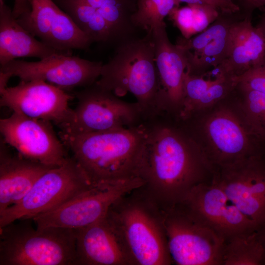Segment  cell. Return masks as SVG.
<instances>
[{"mask_svg": "<svg viewBox=\"0 0 265 265\" xmlns=\"http://www.w3.org/2000/svg\"><path fill=\"white\" fill-rule=\"evenodd\" d=\"M163 112L143 122L145 130L140 177L161 206L181 203L196 186L212 180L205 151L183 126Z\"/></svg>", "mask_w": 265, "mask_h": 265, "instance_id": "6da1fadb", "label": "cell"}, {"mask_svg": "<svg viewBox=\"0 0 265 265\" xmlns=\"http://www.w3.org/2000/svg\"><path fill=\"white\" fill-rule=\"evenodd\" d=\"M59 136L94 184L140 178L145 130L137 126Z\"/></svg>", "mask_w": 265, "mask_h": 265, "instance_id": "7a4b0ae2", "label": "cell"}, {"mask_svg": "<svg viewBox=\"0 0 265 265\" xmlns=\"http://www.w3.org/2000/svg\"><path fill=\"white\" fill-rule=\"evenodd\" d=\"M143 186L116 200L106 217L136 265H171L160 205Z\"/></svg>", "mask_w": 265, "mask_h": 265, "instance_id": "3957f363", "label": "cell"}, {"mask_svg": "<svg viewBox=\"0 0 265 265\" xmlns=\"http://www.w3.org/2000/svg\"><path fill=\"white\" fill-rule=\"evenodd\" d=\"M96 83L119 97L132 94L144 120L160 114L152 31L142 37L137 36L118 44L112 57L103 64Z\"/></svg>", "mask_w": 265, "mask_h": 265, "instance_id": "277c9868", "label": "cell"}, {"mask_svg": "<svg viewBox=\"0 0 265 265\" xmlns=\"http://www.w3.org/2000/svg\"><path fill=\"white\" fill-rule=\"evenodd\" d=\"M30 220L0 228V265H75L76 230L34 228Z\"/></svg>", "mask_w": 265, "mask_h": 265, "instance_id": "5b68a950", "label": "cell"}, {"mask_svg": "<svg viewBox=\"0 0 265 265\" xmlns=\"http://www.w3.org/2000/svg\"><path fill=\"white\" fill-rule=\"evenodd\" d=\"M169 253L177 265H222L225 238L183 203L160 205Z\"/></svg>", "mask_w": 265, "mask_h": 265, "instance_id": "8992f818", "label": "cell"}, {"mask_svg": "<svg viewBox=\"0 0 265 265\" xmlns=\"http://www.w3.org/2000/svg\"><path fill=\"white\" fill-rule=\"evenodd\" d=\"M94 185L72 157L51 168L34 183L18 203L0 213V228L17 220L32 219L51 211Z\"/></svg>", "mask_w": 265, "mask_h": 265, "instance_id": "52a82bcc", "label": "cell"}, {"mask_svg": "<svg viewBox=\"0 0 265 265\" xmlns=\"http://www.w3.org/2000/svg\"><path fill=\"white\" fill-rule=\"evenodd\" d=\"M78 100L72 119L61 132L81 134L109 131L141 125L144 121L138 104L123 101L98 85L75 93Z\"/></svg>", "mask_w": 265, "mask_h": 265, "instance_id": "ba28073f", "label": "cell"}, {"mask_svg": "<svg viewBox=\"0 0 265 265\" xmlns=\"http://www.w3.org/2000/svg\"><path fill=\"white\" fill-rule=\"evenodd\" d=\"M103 63L56 53L37 61L14 59L0 66V84L7 85L9 79L18 77L20 81L41 80L66 91L85 87L100 78Z\"/></svg>", "mask_w": 265, "mask_h": 265, "instance_id": "9c48e42d", "label": "cell"}, {"mask_svg": "<svg viewBox=\"0 0 265 265\" xmlns=\"http://www.w3.org/2000/svg\"><path fill=\"white\" fill-rule=\"evenodd\" d=\"M140 178L95 184L59 207L33 217L36 227L76 230L106 216L111 205L130 191L142 186Z\"/></svg>", "mask_w": 265, "mask_h": 265, "instance_id": "30bf717a", "label": "cell"}, {"mask_svg": "<svg viewBox=\"0 0 265 265\" xmlns=\"http://www.w3.org/2000/svg\"><path fill=\"white\" fill-rule=\"evenodd\" d=\"M212 180L230 201L257 227L265 226V159L252 156L215 168Z\"/></svg>", "mask_w": 265, "mask_h": 265, "instance_id": "8fae6325", "label": "cell"}, {"mask_svg": "<svg viewBox=\"0 0 265 265\" xmlns=\"http://www.w3.org/2000/svg\"><path fill=\"white\" fill-rule=\"evenodd\" d=\"M52 124L13 112L0 120V132L2 140L22 156L55 167L62 164L69 156Z\"/></svg>", "mask_w": 265, "mask_h": 265, "instance_id": "7c38bea8", "label": "cell"}, {"mask_svg": "<svg viewBox=\"0 0 265 265\" xmlns=\"http://www.w3.org/2000/svg\"><path fill=\"white\" fill-rule=\"evenodd\" d=\"M1 106L28 117L51 122L62 130L70 123L74 97L67 91L41 80L20 81L0 92Z\"/></svg>", "mask_w": 265, "mask_h": 265, "instance_id": "4fadbf2b", "label": "cell"}, {"mask_svg": "<svg viewBox=\"0 0 265 265\" xmlns=\"http://www.w3.org/2000/svg\"><path fill=\"white\" fill-rule=\"evenodd\" d=\"M201 132L208 145L203 149L214 169L263 154L244 122L229 109L210 114L202 123Z\"/></svg>", "mask_w": 265, "mask_h": 265, "instance_id": "5bb4252c", "label": "cell"}, {"mask_svg": "<svg viewBox=\"0 0 265 265\" xmlns=\"http://www.w3.org/2000/svg\"><path fill=\"white\" fill-rule=\"evenodd\" d=\"M29 1L30 10L17 19L32 35L65 53L72 54L73 50L89 49L92 41L53 0Z\"/></svg>", "mask_w": 265, "mask_h": 265, "instance_id": "9a60e30c", "label": "cell"}, {"mask_svg": "<svg viewBox=\"0 0 265 265\" xmlns=\"http://www.w3.org/2000/svg\"><path fill=\"white\" fill-rule=\"evenodd\" d=\"M220 233L233 235L258 231L256 225L232 204L212 179L194 187L181 202Z\"/></svg>", "mask_w": 265, "mask_h": 265, "instance_id": "2e32d148", "label": "cell"}, {"mask_svg": "<svg viewBox=\"0 0 265 265\" xmlns=\"http://www.w3.org/2000/svg\"><path fill=\"white\" fill-rule=\"evenodd\" d=\"M151 31L159 84V108L161 112L178 118L184 100L186 59L181 49L169 40L165 24Z\"/></svg>", "mask_w": 265, "mask_h": 265, "instance_id": "e0dca14e", "label": "cell"}, {"mask_svg": "<svg viewBox=\"0 0 265 265\" xmlns=\"http://www.w3.org/2000/svg\"><path fill=\"white\" fill-rule=\"evenodd\" d=\"M243 16L221 12L217 19L194 37L177 38L175 44L182 51L186 61V71L192 75L203 76L218 67L228 51L230 32L234 23Z\"/></svg>", "mask_w": 265, "mask_h": 265, "instance_id": "ac0fdd59", "label": "cell"}, {"mask_svg": "<svg viewBox=\"0 0 265 265\" xmlns=\"http://www.w3.org/2000/svg\"><path fill=\"white\" fill-rule=\"evenodd\" d=\"M76 230L75 265H136L106 216Z\"/></svg>", "mask_w": 265, "mask_h": 265, "instance_id": "d6986e66", "label": "cell"}, {"mask_svg": "<svg viewBox=\"0 0 265 265\" xmlns=\"http://www.w3.org/2000/svg\"><path fill=\"white\" fill-rule=\"evenodd\" d=\"M51 167L13 154L3 141L0 145V213L20 202L36 181Z\"/></svg>", "mask_w": 265, "mask_h": 265, "instance_id": "ffe728a7", "label": "cell"}, {"mask_svg": "<svg viewBox=\"0 0 265 265\" xmlns=\"http://www.w3.org/2000/svg\"><path fill=\"white\" fill-rule=\"evenodd\" d=\"M252 16H242L232 25L226 58L215 71L239 76L260 62L265 56V38L254 26Z\"/></svg>", "mask_w": 265, "mask_h": 265, "instance_id": "44dd1931", "label": "cell"}, {"mask_svg": "<svg viewBox=\"0 0 265 265\" xmlns=\"http://www.w3.org/2000/svg\"><path fill=\"white\" fill-rule=\"evenodd\" d=\"M56 53H65L37 40L18 23L12 10L4 0H0V65L20 57H36L41 59Z\"/></svg>", "mask_w": 265, "mask_h": 265, "instance_id": "7402d4cb", "label": "cell"}, {"mask_svg": "<svg viewBox=\"0 0 265 265\" xmlns=\"http://www.w3.org/2000/svg\"><path fill=\"white\" fill-rule=\"evenodd\" d=\"M93 43L112 46L117 43L105 19L89 5L75 0H53Z\"/></svg>", "mask_w": 265, "mask_h": 265, "instance_id": "603a6c76", "label": "cell"}, {"mask_svg": "<svg viewBox=\"0 0 265 265\" xmlns=\"http://www.w3.org/2000/svg\"><path fill=\"white\" fill-rule=\"evenodd\" d=\"M75 0L91 6L105 19L111 29L117 45L137 36L139 30L132 22V17L137 9V0Z\"/></svg>", "mask_w": 265, "mask_h": 265, "instance_id": "cb8c5ba5", "label": "cell"}, {"mask_svg": "<svg viewBox=\"0 0 265 265\" xmlns=\"http://www.w3.org/2000/svg\"><path fill=\"white\" fill-rule=\"evenodd\" d=\"M265 261V250L257 231L236 234L225 239L222 265H263Z\"/></svg>", "mask_w": 265, "mask_h": 265, "instance_id": "d4e9b609", "label": "cell"}, {"mask_svg": "<svg viewBox=\"0 0 265 265\" xmlns=\"http://www.w3.org/2000/svg\"><path fill=\"white\" fill-rule=\"evenodd\" d=\"M180 3L178 0H137V9L132 17V23L139 30L150 31L165 24L164 18Z\"/></svg>", "mask_w": 265, "mask_h": 265, "instance_id": "484cf974", "label": "cell"}, {"mask_svg": "<svg viewBox=\"0 0 265 265\" xmlns=\"http://www.w3.org/2000/svg\"><path fill=\"white\" fill-rule=\"evenodd\" d=\"M236 88L242 98L243 122L258 142L265 141V94Z\"/></svg>", "mask_w": 265, "mask_h": 265, "instance_id": "4316f807", "label": "cell"}, {"mask_svg": "<svg viewBox=\"0 0 265 265\" xmlns=\"http://www.w3.org/2000/svg\"><path fill=\"white\" fill-rule=\"evenodd\" d=\"M214 80V78L206 79L204 75H192L186 71L183 106L178 119L184 121L191 117L197 104Z\"/></svg>", "mask_w": 265, "mask_h": 265, "instance_id": "83f0119b", "label": "cell"}, {"mask_svg": "<svg viewBox=\"0 0 265 265\" xmlns=\"http://www.w3.org/2000/svg\"><path fill=\"white\" fill-rule=\"evenodd\" d=\"M215 73L214 82L197 104L191 117L203 109L217 103L236 89L237 85L236 77L217 71Z\"/></svg>", "mask_w": 265, "mask_h": 265, "instance_id": "f1b7e54d", "label": "cell"}, {"mask_svg": "<svg viewBox=\"0 0 265 265\" xmlns=\"http://www.w3.org/2000/svg\"><path fill=\"white\" fill-rule=\"evenodd\" d=\"M236 78L237 88L265 94V56L260 62Z\"/></svg>", "mask_w": 265, "mask_h": 265, "instance_id": "f546056e", "label": "cell"}, {"mask_svg": "<svg viewBox=\"0 0 265 265\" xmlns=\"http://www.w3.org/2000/svg\"><path fill=\"white\" fill-rule=\"evenodd\" d=\"M168 16L184 38H190L196 34L195 18L192 8L189 4L183 7H175Z\"/></svg>", "mask_w": 265, "mask_h": 265, "instance_id": "4dcf8cb0", "label": "cell"}, {"mask_svg": "<svg viewBox=\"0 0 265 265\" xmlns=\"http://www.w3.org/2000/svg\"><path fill=\"white\" fill-rule=\"evenodd\" d=\"M187 4H207L216 7L221 12L235 14L240 12L239 6L233 0H178Z\"/></svg>", "mask_w": 265, "mask_h": 265, "instance_id": "1f68e13d", "label": "cell"}, {"mask_svg": "<svg viewBox=\"0 0 265 265\" xmlns=\"http://www.w3.org/2000/svg\"><path fill=\"white\" fill-rule=\"evenodd\" d=\"M236 3L244 16H252L253 11L256 9L265 7V0H236Z\"/></svg>", "mask_w": 265, "mask_h": 265, "instance_id": "d6a6232c", "label": "cell"}, {"mask_svg": "<svg viewBox=\"0 0 265 265\" xmlns=\"http://www.w3.org/2000/svg\"><path fill=\"white\" fill-rule=\"evenodd\" d=\"M30 10V5L29 0H14L12 13L16 19L24 13Z\"/></svg>", "mask_w": 265, "mask_h": 265, "instance_id": "836d02e7", "label": "cell"}, {"mask_svg": "<svg viewBox=\"0 0 265 265\" xmlns=\"http://www.w3.org/2000/svg\"><path fill=\"white\" fill-rule=\"evenodd\" d=\"M258 236L260 241L262 244L265 250V226L257 231Z\"/></svg>", "mask_w": 265, "mask_h": 265, "instance_id": "e575fe53", "label": "cell"}, {"mask_svg": "<svg viewBox=\"0 0 265 265\" xmlns=\"http://www.w3.org/2000/svg\"><path fill=\"white\" fill-rule=\"evenodd\" d=\"M256 26L261 30L265 38V12L261 17Z\"/></svg>", "mask_w": 265, "mask_h": 265, "instance_id": "d590c367", "label": "cell"}, {"mask_svg": "<svg viewBox=\"0 0 265 265\" xmlns=\"http://www.w3.org/2000/svg\"><path fill=\"white\" fill-rule=\"evenodd\" d=\"M234 0V1H235V2L236 3V0Z\"/></svg>", "mask_w": 265, "mask_h": 265, "instance_id": "8d00e7d4", "label": "cell"}]
</instances>
